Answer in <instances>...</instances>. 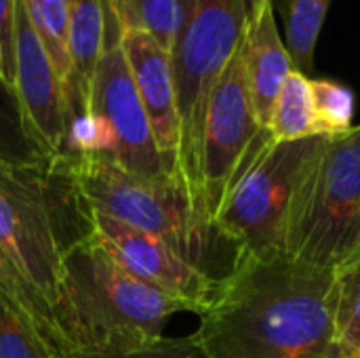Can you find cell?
Returning a JSON list of instances; mask_svg holds the SVG:
<instances>
[{
	"mask_svg": "<svg viewBox=\"0 0 360 358\" xmlns=\"http://www.w3.org/2000/svg\"><path fill=\"white\" fill-rule=\"evenodd\" d=\"M285 251L325 270L360 251V127L325 139L295 192Z\"/></svg>",
	"mask_w": 360,
	"mask_h": 358,
	"instance_id": "obj_6",
	"label": "cell"
},
{
	"mask_svg": "<svg viewBox=\"0 0 360 358\" xmlns=\"http://www.w3.org/2000/svg\"><path fill=\"white\" fill-rule=\"evenodd\" d=\"M0 291L27 317L59 358H68V348L55 321L53 304L30 274L0 247Z\"/></svg>",
	"mask_w": 360,
	"mask_h": 358,
	"instance_id": "obj_16",
	"label": "cell"
},
{
	"mask_svg": "<svg viewBox=\"0 0 360 358\" xmlns=\"http://www.w3.org/2000/svg\"><path fill=\"white\" fill-rule=\"evenodd\" d=\"M118 25L124 32H143L169 53L186 30L196 0H112Z\"/></svg>",
	"mask_w": 360,
	"mask_h": 358,
	"instance_id": "obj_15",
	"label": "cell"
},
{
	"mask_svg": "<svg viewBox=\"0 0 360 358\" xmlns=\"http://www.w3.org/2000/svg\"><path fill=\"white\" fill-rule=\"evenodd\" d=\"M15 93L27 133L42 154L46 158L70 156L63 87L23 0H17L15 11Z\"/></svg>",
	"mask_w": 360,
	"mask_h": 358,
	"instance_id": "obj_10",
	"label": "cell"
},
{
	"mask_svg": "<svg viewBox=\"0 0 360 358\" xmlns=\"http://www.w3.org/2000/svg\"><path fill=\"white\" fill-rule=\"evenodd\" d=\"M95 232L72 156L0 162V247L55 302L65 253Z\"/></svg>",
	"mask_w": 360,
	"mask_h": 358,
	"instance_id": "obj_3",
	"label": "cell"
},
{
	"mask_svg": "<svg viewBox=\"0 0 360 358\" xmlns=\"http://www.w3.org/2000/svg\"><path fill=\"white\" fill-rule=\"evenodd\" d=\"M257 2H259V0H249V13H251V8L257 6Z\"/></svg>",
	"mask_w": 360,
	"mask_h": 358,
	"instance_id": "obj_26",
	"label": "cell"
},
{
	"mask_svg": "<svg viewBox=\"0 0 360 358\" xmlns=\"http://www.w3.org/2000/svg\"><path fill=\"white\" fill-rule=\"evenodd\" d=\"M243 49L251 106L257 122L268 129L276 97L289 74L295 70L287 44L278 32L272 0H259L257 6L251 8L243 36Z\"/></svg>",
	"mask_w": 360,
	"mask_h": 358,
	"instance_id": "obj_13",
	"label": "cell"
},
{
	"mask_svg": "<svg viewBox=\"0 0 360 358\" xmlns=\"http://www.w3.org/2000/svg\"><path fill=\"white\" fill-rule=\"evenodd\" d=\"M325 139V135H314L297 141H274L230 192L215 217V226L245 255L287 253L285 238L291 205Z\"/></svg>",
	"mask_w": 360,
	"mask_h": 358,
	"instance_id": "obj_8",
	"label": "cell"
},
{
	"mask_svg": "<svg viewBox=\"0 0 360 358\" xmlns=\"http://www.w3.org/2000/svg\"><path fill=\"white\" fill-rule=\"evenodd\" d=\"M0 358H59L27 317L0 291Z\"/></svg>",
	"mask_w": 360,
	"mask_h": 358,
	"instance_id": "obj_23",
	"label": "cell"
},
{
	"mask_svg": "<svg viewBox=\"0 0 360 358\" xmlns=\"http://www.w3.org/2000/svg\"><path fill=\"white\" fill-rule=\"evenodd\" d=\"M283 19L285 44L293 68L306 76L314 72V55L333 0H272Z\"/></svg>",
	"mask_w": 360,
	"mask_h": 358,
	"instance_id": "obj_17",
	"label": "cell"
},
{
	"mask_svg": "<svg viewBox=\"0 0 360 358\" xmlns=\"http://www.w3.org/2000/svg\"><path fill=\"white\" fill-rule=\"evenodd\" d=\"M331 287L333 270L243 253L194 338L207 358H340Z\"/></svg>",
	"mask_w": 360,
	"mask_h": 358,
	"instance_id": "obj_1",
	"label": "cell"
},
{
	"mask_svg": "<svg viewBox=\"0 0 360 358\" xmlns=\"http://www.w3.org/2000/svg\"><path fill=\"white\" fill-rule=\"evenodd\" d=\"M70 156L105 158L146 179L169 177L122 51L112 0H105L103 51L91 84L89 114L70 129Z\"/></svg>",
	"mask_w": 360,
	"mask_h": 358,
	"instance_id": "obj_7",
	"label": "cell"
},
{
	"mask_svg": "<svg viewBox=\"0 0 360 358\" xmlns=\"http://www.w3.org/2000/svg\"><path fill=\"white\" fill-rule=\"evenodd\" d=\"M312 103L316 133L325 137L344 135L352 129L354 118V93L346 84H340L329 78H310Z\"/></svg>",
	"mask_w": 360,
	"mask_h": 358,
	"instance_id": "obj_22",
	"label": "cell"
},
{
	"mask_svg": "<svg viewBox=\"0 0 360 358\" xmlns=\"http://www.w3.org/2000/svg\"><path fill=\"white\" fill-rule=\"evenodd\" d=\"M274 137L253 112L243 40L213 87L202 137V194L209 219L215 217L236 184L272 148Z\"/></svg>",
	"mask_w": 360,
	"mask_h": 358,
	"instance_id": "obj_9",
	"label": "cell"
},
{
	"mask_svg": "<svg viewBox=\"0 0 360 358\" xmlns=\"http://www.w3.org/2000/svg\"><path fill=\"white\" fill-rule=\"evenodd\" d=\"M68 358H207L200 344L194 335L188 338H160L154 344L124 350V352H108V354H84L72 352Z\"/></svg>",
	"mask_w": 360,
	"mask_h": 358,
	"instance_id": "obj_24",
	"label": "cell"
},
{
	"mask_svg": "<svg viewBox=\"0 0 360 358\" xmlns=\"http://www.w3.org/2000/svg\"><path fill=\"white\" fill-rule=\"evenodd\" d=\"M268 129L274 141H297L319 135L316 120H314L310 76L297 70L289 74L272 108Z\"/></svg>",
	"mask_w": 360,
	"mask_h": 358,
	"instance_id": "obj_19",
	"label": "cell"
},
{
	"mask_svg": "<svg viewBox=\"0 0 360 358\" xmlns=\"http://www.w3.org/2000/svg\"><path fill=\"white\" fill-rule=\"evenodd\" d=\"M122 51H124L131 76L135 80L139 99L148 114L158 152L162 156L165 171L181 188L179 114H177V99H175L171 53L143 32H124Z\"/></svg>",
	"mask_w": 360,
	"mask_h": 358,
	"instance_id": "obj_12",
	"label": "cell"
},
{
	"mask_svg": "<svg viewBox=\"0 0 360 358\" xmlns=\"http://www.w3.org/2000/svg\"><path fill=\"white\" fill-rule=\"evenodd\" d=\"M331 323L340 358H360V251L333 268Z\"/></svg>",
	"mask_w": 360,
	"mask_h": 358,
	"instance_id": "obj_18",
	"label": "cell"
},
{
	"mask_svg": "<svg viewBox=\"0 0 360 358\" xmlns=\"http://www.w3.org/2000/svg\"><path fill=\"white\" fill-rule=\"evenodd\" d=\"M105 36V0H70V76L63 87L68 112V143L74 122L89 114L93 76L103 51Z\"/></svg>",
	"mask_w": 360,
	"mask_h": 358,
	"instance_id": "obj_14",
	"label": "cell"
},
{
	"mask_svg": "<svg viewBox=\"0 0 360 358\" xmlns=\"http://www.w3.org/2000/svg\"><path fill=\"white\" fill-rule=\"evenodd\" d=\"M93 224L95 232L108 245L114 257L141 283L165 295L186 302L198 317L215 302L221 281L207 276L181 260L156 236L99 211H93Z\"/></svg>",
	"mask_w": 360,
	"mask_h": 358,
	"instance_id": "obj_11",
	"label": "cell"
},
{
	"mask_svg": "<svg viewBox=\"0 0 360 358\" xmlns=\"http://www.w3.org/2000/svg\"><path fill=\"white\" fill-rule=\"evenodd\" d=\"M30 21L38 32L51 63L65 87L70 76V46H68V25H70V0H23Z\"/></svg>",
	"mask_w": 360,
	"mask_h": 358,
	"instance_id": "obj_20",
	"label": "cell"
},
{
	"mask_svg": "<svg viewBox=\"0 0 360 358\" xmlns=\"http://www.w3.org/2000/svg\"><path fill=\"white\" fill-rule=\"evenodd\" d=\"M76 177L93 211L143 230L215 281H226L243 257L215 224L202 222L171 179H146L97 156H74Z\"/></svg>",
	"mask_w": 360,
	"mask_h": 358,
	"instance_id": "obj_4",
	"label": "cell"
},
{
	"mask_svg": "<svg viewBox=\"0 0 360 358\" xmlns=\"http://www.w3.org/2000/svg\"><path fill=\"white\" fill-rule=\"evenodd\" d=\"M42 160H46V156L27 133L15 89L0 78V162L34 165Z\"/></svg>",
	"mask_w": 360,
	"mask_h": 358,
	"instance_id": "obj_21",
	"label": "cell"
},
{
	"mask_svg": "<svg viewBox=\"0 0 360 358\" xmlns=\"http://www.w3.org/2000/svg\"><path fill=\"white\" fill-rule=\"evenodd\" d=\"M15 11L17 0H0V78L15 89Z\"/></svg>",
	"mask_w": 360,
	"mask_h": 358,
	"instance_id": "obj_25",
	"label": "cell"
},
{
	"mask_svg": "<svg viewBox=\"0 0 360 358\" xmlns=\"http://www.w3.org/2000/svg\"><path fill=\"white\" fill-rule=\"evenodd\" d=\"M53 312L68 354H108L158 342L173 314L194 310L135 279L93 232L65 253Z\"/></svg>",
	"mask_w": 360,
	"mask_h": 358,
	"instance_id": "obj_2",
	"label": "cell"
},
{
	"mask_svg": "<svg viewBox=\"0 0 360 358\" xmlns=\"http://www.w3.org/2000/svg\"><path fill=\"white\" fill-rule=\"evenodd\" d=\"M249 21V0H196L171 51L179 114V181L192 211L209 222L202 194V137L215 82L236 53Z\"/></svg>",
	"mask_w": 360,
	"mask_h": 358,
	"instance_id": "obj_5",
	"label": "cell"
}]
</instances>
